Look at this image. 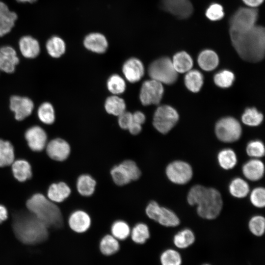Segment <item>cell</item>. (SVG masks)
<instances>
[{
	"instance_id": "6da1fadb",
	"label": "cell",
	"mask_w": 265,
	"mask_h": 265,
	"mask_svg": "<svg viewBox=\"0 0 265 265\" xmlns=\"http://www.w3.org/2000/svg\"><path fill=\"white\" fill-rule=\"evenodd\" d=\"M229 33L232 44L242 59L257 62L264 58L265 51L264 27L256 25L246 31H229Z\"/></svg>"
},
{
	"instance_id": "7a4b0ae2",
	"label": "cell",
	"mask_w": 265,
	"mask_h": 265,
	"mask_svg": "<svg viewBox=\"0 0 265 265\" xmlns=\"http://www.w3.org/2000/svg\"><path fill=\"white\" fill-rule=\"evenodd\" d=\"M187 201L190 205H196L198 214L207 219L217 217L223 206L221 195L217 189L200 185L191 187L187 195Z\"/></svg>"
},
{
	"instance_id": "3957f363",
	"label": "cell",
	"mask_w": 265,
	"mask_h": 265,
	"mask_svg": "<svg viewBox=\"0 0 265 265\" xmlns=\"http://www.w3.org/2000/svg\"><path fill=\"white\" fill-rule=\"evenodd\" d=\"M13 228L18 239L27 244L40 243L45 240L49 235L47 227L30 212L16 215Z\"/></svg>"
},
{
	"instance_id": "277c9868",
	"label": "cell",
	"mask_w": 265,
	"mask_h": 265,
	"mask_svg": "<svg viewBox=\"0 0 265 265\" xmlns=\"http://www.w3.org/2000/svg\"><path fill=\"white\" fill-rule=\"evenodd\" d=\"M26 205L29 211L48 228H59L63 225V217L59 208L43 195H33L27 201Z\"/></svg>"
},
{
	"instance_id": "5b68a950",
	"label": "cell",
	"mask_w": 265,
	"mask_h": 265,
	"mask_svg": "<svg viewBox=\"0 0 265 265\" xmlns=\"http://www.w3.org/2000/svg\"><path fill=\"white\" fill-rule=\"evenodd\" d=\"M148 73L151 79L162 84H172L178 78L172 60L168 57H162L154 61L149 66Z\"/></svg>"
},
{
	"instance_id": "8992f818",
	"label": "cell",
	"mask_w": 265,
	"mask_h": 265,
	"mask_svg": "<svg viewBox=\"0 0 265 265\" xmlns=\"http://www.w3.org/2000/svg\"><path fill=\"white\" fill-rule=\"evenodd\" d=\"M259 14L256 8L249 7L238 8L229 19V31L242 32L256 25Z\"/></svg>"
},
{
	"instance_id": "52a82bcc",
	"label": "cell",
	"mask_w": 265,
	"mask_h": 265,
	"mask_svg": "<svg viewBox=\"0 0 265 265\" xmlns=\"http://www.w3.org/2000/svg\"><path fill=\"white\" fill-rule=\"evenodd\" d=\"M179 117L178 113L175 108L170 106L163 105L156 109L153 117V124L157 130L164 134L174 127Z\"/></svg>"
},
{
	"instance_id": "ba28073f",
	"label": "cell",
	"mask_w": 265,
	"mask_h": 265,
	"mask_svg": "<svg viewBox=\"0 0 265 265\" xmlns=\"http://www.w3.org/2000/svg\"><path fill=\"white\" fill-rule=\"evenodd\" d=\"M215 132L217 137L224 142L238 140L241 135V127L238 121L231 117L220 119L216 124Z\"/></svg>"
},
{
	"instance_id": "9c48e42d",
	"label": "cell",
	"mask_w": 265,
	"mask_h": 265,
	"mask_svg": "<svg viewBox=\"0 0 265 265\" xmlns=\"http://www.w3.org/2000/svg\"><path fill=\"white\" fill-rule=\"evenodd\" d=\"M165 173L168 179L172 183L184 185L192 178L193 171L191 166L186 161L175 160L167 166Z\"/></svg>"
},
{
	"instance_id": "30bf717a",
	"label": "cell",
	"mask_w": 265,
	"mask_h": 265,
	"mask_svg": "<svg viewBox=\"0 0 265 265\" xmlns=\"http://www.w3.org/2000/svg\"><path fill=\"white\" fill-rule=\"evenodd\" d=\"M164 92L162 84L154 80L144 81L140 92V100L145 106L159 104Z\"/></svg>"
},
{
	"instance_id": "8fae6325",
	"label": "cell",
	"mask_w": 265,
	"mask_h": 265,
	"mask_svg": "<svg viewBox=\"0 0 265 265\" xmlns=\"http://www.w3.org/2000/svg\"><path fill=\"white\" fill-rule=\"evenodd\" d=\"M160 7L180 19L189 18L194 8L190 0H160Z\"/></svg>"
},
{
	"instance_id": "7c38bea8",
	"label": "cell",
	"mask_w": 265,
	"mask_h": 265,
	"mask_svg": "<svg viewBox=\"0 0 265 265\" xmlns=\"http://www.w3.org/2000/svg\"><path fill=\"white\" fill-rule=\"evenodd\" d=\"M10 108L15 114V118L21 121L31 114L34 104L29 98L14 95L10 98Z\"/></svg>"
},
{
	"instance_id": "4fadbf2b",
	"label": "cell",
	"mask_w": 265,
	"mask_h": 265,
	"mask_svg": "<svg viewBox=\"0 0 265 265\" xmlns=\"http://www.w3.org/2000/svg\"><path fill=\"white\" fill-rule=\"evenodd\" d=\"M25 138L32 151H41L46 146L47 135L43 129L40 126H34L26 130Z\"/></svg>"
},
{
	"instance_id": "5bb4252c",
	"label": "cell",
	"mask_w": 265,
	"mask_h": 265,
	"mask_svg": "<svg viewBox=\"0 0 265 265\" xmlns=\"http://www.w3.org/2000/svg\"><path fill=\"white\" fill-rule=\"evenodd\" d=\"M121 242L110 233L105 234L98 242V251L102 256L106 258L115 256L121 250L122 244Z\"/></svg>"
},
{
	"instance_id": "9a60e30c",
	"label": "cell",
	"mask_w": 265,
	"mask_h": 265,
	"mask_svg": "<svg viewBox=\"0 0 265 265\" xmlns=\"http://www.w3.org/2000/svg\"><path fill=\"white\" fill-rule=\"evenodd\" d=\"M68 224L73 232L78 234H83L89 230L91 225V219L86 212L77 210L70 215Z\"/></svg>"
},
{
	"instance_id": "2e32d148",
	"label": "cell",
	"mask_w": 265,
	"mask_h": 265,
	"mask_svg": "<svg viewBox=\"0 0 265 265\" xmlns=\"http://www.w3.org/2000/svg\"><path fill=\"white\" fill-rule=\"evenodd\" d=\"M71 148L65 140L55 138L51 140L46 146L48 155L52 159L56 161H63L69 156Z\"/></svg>"
},
{
	"instance_id": "e0dca14e",
	"label": "cell",
	"mask_w": 265,
	"mask_h": 265,
	"mask_svg": "<svg viewBox=\"0 0 265 265\" xmlns=\"http://www.w3.org/2000/svg\"><path fill=\"white\" fill-rule=\"evenodd\" d=\"M19 62L15 50L11 46H5L0 48V70L12 73Z\"/></svg>"
},
{
	"instance_id": "ac0fdd59",
	"label": "cell",
	"mask_w": 265,
	"mask_h": 265,
	"mask_svg": "<svg viewBox=\"0 0 265 265\" xmlns=\"http://www.w3.org/2000/svg\"><path fill=\"white\" fill-rule=\"evenodd\" d=\"M83 45L92 52L103 53L108 48V42L106 36L100 32H91L85 36Z\"/></svg>"
},
{
	"instance_id": "d6986e66",
	"label": "cell",
	"mask_w": 265,
	"mask_h": 265,
	"mask_svg": "<svg viewBox=\"0 0 265 265\" xmlns=\"http://www.w3.org/2000/svg\"><path fill=\"white\" fill-rule=\"evenodd\" d=\"M17 19V14L11 11L4 2L0 1V37L11 31Z\"/></svg>"
},
{
	"instance_id": "ffe728a7",
	"label": "cell",
	"mask_w": 265,
	"mask_h": 265,
	"mask_svg": "<svg viewBox=\"0 0 265 265\" xmlns=\"http://www.w3.org/2000/svg\"><path fill=\"white\" fill-rule=\"evenodd\" d=\"M122 71L128 80L135 82L144 75V68L140 60L136 58H131L125 62Z\"/></svg>"
},
{
	"instance_id": "44dd1931",
	"label": "cell",
	"mask_w": 265,
	"mask_h": 265,
	"mask_svg": "<svg viewBox=\"0 0 265 265\" xmlns=\"http://www.w3.org/2000/svg\"><path fill=\"white\" fill-rule=\"evenodd\" d=\"M242 171L246 179L252 181H256L263 177L265 165L261 160L258 159H252L243 164Z\"/></svg>"
},
{
	"instance_id": "7402d4cb",
	"label": "cell",
	"mask_w": 265,
	"mask_h": 265,
	"mask_svg": "<svg viewBox=\"0 0 265 265\" xmlns=\"http://www.w3.org/2000/svg\"><path fill=\"white\" fill-rule=\"evenodd\" d=\"M19 50L23 55L27 58H34L40 52V46L38 41L30 35H25L19 41Z\"/></svg>"
},
{
	"instance_id": "603a6c76",
	"label": "cell",
	"mask_w": 265,
	"mask_h": 265,
	"mask_svg": "<svg viewBox=\"0 0 265 265\" xmlns=\"http://www.w3.org/2000/svg\"><path fill=\"white\" fill-rule=\"evenodd\" d=\"M150 237L149 228L144 223H138L131 229L130 238L132 242L137 246L145 245Z\"/></svg>"
},
{
	"instance_id": "cb8c5ba5",
	"label": "cell",
	"mask_w": 265,
	"mask_h": 265,
	"mask_svg": "<svg viewBox=\"0 0 265 265\" xmlns=\"http://www.w3.org/2000/svg\"><path fill=\"white\" fill-rule=\"evenodd\" d=\"M200 67L206 71H211L216 68L219 63V58L217 53L210 49L201 51L197 58Z\"/></svg>"
},
{
	"instance_id": "d4e9b609",
	"label": "cell",
	"mask_w": 265,
	"mask_h": 265,
	"mask_svg": "<svg viewBox=\"0 0 265 265\" xmlns=\"http://www.w3.org/2000/svg\"><path fill=\"white\" fill-rule=\"evenodd\" d=\"M71 192L70 187L64 182L53 184L48 191L49 199L54 202H61L69 197Z\"/></svg>"
},
{
	"instance_id": "484cf974",
	"label": "cell",
	"mask_w": 265,
	"mask_h": 265,
	"mask_svg": "<svg viewBox=\"0 0 265 265\" xmlns=\"http://www.w3.org/2000/svg\"><path fill=\"white\" fill-rule=\"evenodd\" d=\"M96 182L90 175H80L77 181V188L78 192L83 196H91L95 190Z\"/></svg>"
},
{
	"instance_id": "4316f807",
	"label": "cell",
	"mask_w": 265,
	"mask_h": 265,
	"mask_svg": "<svg viewBox=\"0 0 265 265\" xmlns=\"http://www.w3.org/2000/svg\"><path fill=\"white\" fill-rule=\"evenodd\" d=\"M173 65L177 73H186L191 69L193 60L190 55L185 51L177 53L172 60Z\"/></svg>"
},
{
	"instance_id": "83f0119b",
	"label": "cell",
	"mask_w": 265,
	"mask_h": 265,
	"mask_svg": "<svg viewBox=\"0 0 265 265\" xmlns=\"http://www.w3.org/2000/svg\"><path fill=\"white\" fill-rule=\"evenodd\" d=\"M46 48L48 53L51 57L58 58L65 53L66 44L61 37L53 36L47 40Z\"/></svg>"
},
{
	"instance_id": "f1b7e54d",
	"label": "cell",
	"mask_w": 265,
	"mask_h": 265,
	"mask_svg": "<svg viewBox=\"0 0 265 265\" xmlns=\"http://www.w3.org/2000/svg\"><path fill=\"white\" fill-rule=\"evenodd\" d=\"M31 166L25 160H17L12 164V170L15 178L20 182H24L31 178Z\"/></svg>"
},
{
	"instance_id": "f546056e",
	"label": "cell",
	"mask_w": 265,
	"mask_h": 265,
	"mask_svg": "<svg viewBox=\"0 0 265 265\" xmlns=\"http://www.w3.org/2000/svg\"><path fill=\"white\" fill-rule=\"evenodd\" d=\"M185 84L189 91L198 92L203 84V75L197 70H190L185 75Z\"/></svg>"
},
{
	"instance_id": "4dcf8cb0",
	"label": "cell",
	"mask_w": 265,
	"mask_h": 265,
	"mask_svg": "<svg viewBox=\"0 0 265 265\" xmlns=\"http://www.w3.org/2000/svg\"><path fill=\"white\" fill-rule=\"evenodd\" d=\"M156 222L164 227H173L180 224L177 215L170 209L161 207Z\"/></svg>"
},
{
	"instance_id": "1f68e13d",
	"label": "cell",
	"mask_w": 265,
	"mask_h": 265,
	"mask_svg": "<svg viewBox=\"0 0 265 265\" xmlns=\"http://www.w3.org/2000/svg\"><path fill=\"white\" fill-rule=\"evenodd\" d=\"M131 228L128 223L122 220L114 221L110 229V234L120 242L130 238Z\"/></svg>"
},
{
	"instance_id": "d6a6232c",
	"label": "cell",
	"mask_w": 265,
	"mask_h": 265,
	"mask_svg": "<svg viewBox=\"0 0 265 265\" xmlns=\"http://www.w3.org/2000/svg\"><path fill=\"white\" fill-rule=\"evenodd\" d=\"M230 194L236 198H242L246 197L249 192L248 183L241 178H235L230 182L229 186Z\"/></svg>"
},
{
	"instance_id": "836d02e7",
	"label": "cell",
	"mask_w": 265,
	"mask_h": 265,
	"mask_svg": "<svg viewBox=\"0 0 265 265\" xmlns=\"http://www.w3.org/2000/svg\"><path fill=\"white\" fill-rule=\"evenodd\" d=\"M217 160L220 167L225 170L233 168L238 161L235 152L231 149L221 150L218 154Z\"/></svg>"
},
{
	"instance_id": "e575fe53",
	"label": "cell",
	"mask_w": 265,
	"mask_h": 265,
	"mask_svg": "<svg viewBox=\"0 0 265 265\" xmlns=\"http://www.w3.org/2000/svg\"><path fill=\"white\" fill-rule=\"evenodd\" d=\"M193 232L189 229H184L178 232L173 238V243L180 249L186 248L192 244L195 241Z\"/></svg>"
},
{
	"instance_id": "d590c367",
	"label": "cell",
	"mask_w": 265,
	"mask_h": 265,
	"mask_svg": "<svg viewBox=\"0 0 265 265\" xmlns=\"http://www.w3.org/2000/svg\"><path fill=\"white\" fill-rule=\"evenodd\" d=\"M14 159L13 145L10 142L0 139V167L12 164Z\"/></svg>"
},
{
	"instance_id": "8d00e7d4",
	"label": "cell",
	"mask_w": 265,
	"mask_h": 265,
	"mask_svg": "<svg viewBox=\"0 0 265 265\" xmlns=\"http://www.w3.org/2000/svg\"><path fill=\"white\" fill-rule=\"evenodd\" d=\"M105 109L109 114L118 116L125 111L124 101L117 96H111L107 98L105 103Z\"/></svg>"
},
{
	"instance_id": "74e56055",
	"label": "cell",
	"mask_w": 265,
	"mask_h": 265,
	"mask_svg": "<svg viewBox=\"0 0 265 265\" xmlns=\"http://www.w3.org/2000/svg\"><path fill=\"white\" fill-rule=\"evenodd\" d=\"M110 173L113 181L117 186H123L132 182L127 171L121 163L114 165Z\"/></svg>"
},
{
	"instance_id": "f35d334b",
	"label": "cell",
	"mask_w": 265,
	"mask_h": 265,
	"mask_svg": "<svg viewBox=\"0 0 265 265\" xmlns=\"http://www.w3.org/2000/svg\"><path fill=\"white\" fill-rule=\"evenodd\" d=\"M39 119L44 124L50 125L55 120L54 110L52 105L49 102L42 103L39 107L37 111Z\"/></svg>"
},
{
	"instance_id": "ab89813d",
	"label": "cell",
	"mask_w": 265,
	"mask_h": 265,
	"mask_svg": "<svg viewBox=\"0 0 265 265\" xmlns=\"http://www.w3.org/2000/svg\"><path fill=\"white\" fill-rule=\"evenodd\" d=\"M159 262L160 265H181L182 257L180 253L173 249H166L160 254Z\"/></svg>"
},
{
	"instance_id": "60d3db41",
	"label": "cell",
	"mask_w": 265,
	"mask_h": 265,
	"mask_svg": "<svg viewBox=\"0 0 265 265\" xmlns=\"http://www.w3.org/2000/svg\"><path fill=\"white\" fill-rule=\"evenodd\" d=\"M241 119L242 122L246 125L257 126L263 121V115L255 108H248L243 113Z\"/></svg>"
},
{
	"instance_id": "b9f144b4",
	"label": "cell",
	"mask_w": 265,
	"mask_h": 265,
	"mask_svg": "<svg viewBox=\"0 0 265 265\" xmlns=\"http://www.w3.org/2000/svg\"><path fill=\"white\" fill-rule=\"evenodd\" d=\"M235 80V75L233 72L228 70H221L214 76L213 80L215 84L221 88L230 87Z\"/></svg>"
},
{
	"instance_id": "7bdbcfd3",
	"label": "cell",
	"mask_w": 265,
	"mask_h": 265,
	"mask_svg": "<svg viewBox=\"0 0 265 265\" xmlns=\"http://www.w3.org/2000/svg\"><path fill=\"white\" fill-rule=\"evenodd\" d=\"M107 86L108 90L115 95L122 93L126 88L124 80L118 75H113L108 79Z\"/></svg>"
},
{
	"instance_id": "ee69618b",
	"label": "cell",
	"mask_w": 265,
	"mask_h": 265,
	"mask_svg": "<svg viewBox=\"0 0 265 265\" xmlns=\"http://www.w3.org/2000/svg\"><path fill=\"white\" fill-rule=\"evenodd\" d=\"M248 227L250 231L255 236H262L265 230V219L262 215H255L249 220Z\"/></svg>"
},
{
	"instance_id": "f6af8a7d",
	"label": "cell",
	"mask_w": 265,
	"mask_h": 265,
	"mask_svg": "<svg viewBox=\"0 0 265 265\" xmlns=\"http://www.w3.org/2000/svg\"><path fill=\"white\" fill-rule=\"evenodd\" d=\"M246 151L249 156L257 159L265 155V148L264 143L261 141L256 140L248 143Z\"/></svg>"
},
{
	"instance_id": "bcb514c9",
	"label": "cell",
	"mask_w": 265,
	"mask_h": 265,
	"mask_svg": "<svg viewBox=\"0 0 265 265\" xmlns=\"http://www.w3.org/2000/svg\"><path fill=\"white\" fill-rule=\"evenodd\" d=\"M223 6L218 3H211L205 12L206 17L212 21H217L221 20L224 16Z\"/></svg>"
},
{
	"instance_id": "7dc6e473",
	"label": "cell",
	"mask_w": 265,
	"mask_h": 265,
	"mask_svg": "<svg viewBox=\"0 0 265 265\" xmlns=\"http://www.w3.org/2000/svg\"><path fill=\"white\" fill-rule=\"evenodd\" d=\"M250 200L255 207L264 208L265 205V188L263 187H257L253 189L250 194Z\"/></svg>"
},
{
	"instance_id": "c3c4849f",
	"label": "cell",
	"mask_w": 265,
	"mask_h": 265,
	"mask_svg": "<svg viewBox=\"0 0 265 265\" xmlns=\"http://www.w3.org/2000/svg\"><path fill=\"white\" fill-rule=\"evenodd\" d=\"M127 171L131 181H136L141 177V172L136 163L131 159H126L120 163Z\"/></svg>"
},
{
	"instance_id": "681fc988",
	"label": "cell",
	"mask_w": 265,
	"mask_h": 265,
	"mask_svg": "<svg viewBox=\"0 0 265 265\" xmlns=\"http://www.w3.org/2000/svg\"><path fill=\"white\" fill-rule=\"evenodd\" d=\"M160 208L161 206L156 201H152L146 207L145 213L150 219L156 221Z\"/></svg>"
},
{
	"instance_id": "f907efd6",
	"label": "cell",
	"mask_w": 265,
	"mask_h": 265,
	"mask_svg": "<svg viewBox=\"0 0 265 265\" xmlns=\"http://www.w3.org/2000/svg\"><path fill=\"white\" fill-rule=\"evenodd\" d=\"M132 122V113L129 112L125 111L118 115V124L123 129L128 130Z\"/></svg>"
},
{
	"instance_id": "816d5d0a",
	"label": "cell",
	"mask_w": 265,
	"mask_h": 265,
	"mask_svg": "<svg viewBox=\"0 0 265 265\" xmlns=\"http://www.w3.org/2000/svg\"><path fill=\"white\" fill-rule=\"evenodd\" d=\"M141 125L133 121L128 129L130 132L133 135H136L139 133L141 131Z\"/></svg>"
},
{
	"instance_id": "f5cc1de1",
	"label": "cell",
	"mask_w": 265,
	"mask_h": 265,
	"mask_svg": "<svg viewBox=\"0 0 265 265\" xmlns=\"http://www.w3.org/2000/svg\"><path fill=\"white\" fill-rule=\"evenodd\" d=\"M132 121L139 124H142L145 121V116L144 113L141 111H136L134 113L132 114Z\"/></svg>"
},
{
	"instance_id": "db71d44e",
	"label": "cell",
	"mask_w": 265,
	"mask_h": 265,
	"mask_svg": "<svg viewBox=\"0 0 265 265\" xmlns=\"http://www.w3.org/2000/svg\"><path fill=\"white\" fill-rule=\"evenodd\" d=\"M248 7L256 8L262 4L264 0H242Z\"/></svg>"
},
{
	"instance_id": "11a10c76",
	"label": "cell",
	"mask_w": 265,
	"mask_h": 265,
	"mask_svg": "<svg viewBox=\"0 0 265 265\" xmlns=\"http://www.w3.org/2000/svg\"><path fill=\"white\" fill-rule=\"evenodd\" d=\"M7 218V211L6 209L0 205V223L6 220Z\"/></svg>"
},
{
	"instance_id": "9f6ffc18",
	"label": "cell",
	"mask_w": 265,
	"mask_h": 265,
	"mask_svg": "<svg viewBox=\"0 0 265 265\" xmlns=\"http://www.w3.org/2000/svg\"><path fill=\"white\" fill-rule=\"evenodd\" d=\"M18 2H28V3H33L36 2L37 0H16Z\"/></svg>"
},
{
	"instance_id": "6f0895ef",
	"label": "cell",
	"mask_w": 265,
	"mask_h": 265,
	"mask_svg": "<svg viewBox=\"0 0 265 265\" xmlns=\"http://www.w3.org/2000/svg\"><path fill=\"white\" fill-rule=\"evenodd\" d=\"M208 265V264H206V265Z\"/></svg>"
}]
</instances>
